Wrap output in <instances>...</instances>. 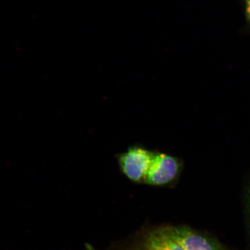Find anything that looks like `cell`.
I'll return each instance as SVG.
<instances>
[{"instance_id": "cell-2", "label": "cell", "mask_w": 250, "mask_h": 250, "mask_svg": "<svg viewBox=\"0 0 250 250\" xmlns=\"http://www.w3.org/2000/svg\"><path fill=\"white\" fill-rule=\"evenodd\" d=\"M180 159L163 153L155 152L143 183L162 186L176 179L181 170Z\"/></svg>"}, {"instance_id": "cell-1", "label": "cell", "mask_w": 250, "mask_h": 250, "mask_svg": "<svg viewBox=\"0 0 250 250\" xmlns=\"http://www.w3.org/2000/svg\"><path fill=\"white\" fill-rule=\"evenodd\" d=\"M155 154V152L148 149L134 146L120 155L118 162L128 179L134 182L143 183Z\"/></svg>"}, {"instance_id": "cell-3", "label": "cell", "mask_w": 250, "mask_h": 250, "mask_svg": "<svg viewBox=\"0 0 250 250\" xmlns=\"http://www.w3.org/2000/svg\"><path fill=\"white\" fill-rule=\"evenodd\" d=\"M174 238L186 250H221L217 243L186 226L170 227Z\"/></svg>"}, {"instance_id": "cell-6", "label": "cell", "mask_w": 250, "mask_h": 250, "mask_svg": "<svg viewBox=\"0 0 250 250\" xmlns=\"http://www.w3.org/2000/svg\"><path fill=\"white\" fill-rule=\"evenodd\" d=\"M248 199H249V206L250 210V186L248 190Z\"/></svg>"}, {"instance_id": "cell-5", "label": "cell", "mask_w": 250, "mask_h": 250, "mask_svg": "<svg viewBox=\"0 0 250 250\" xmlns=\"http://www.w3.org/2000/svg\"><path fill=\"white\" fill-rule=\"evenodd\" d=\"M246 12L247 17H248L250 21V0H246Z\"/></svg>"}, {"instance_id": "cell-4", "label": "cell", "mask_w": 250, "mask_h": 250, "mask_svg": "<svg viewBox=\"0 0 250 250\" xmlns=\"http://www.w3.org/2000/svg\"><path fill=\"white\" fill-rule=\"evenodd\" d=\"M132 246L129 250H165L160 227L146 231Z\"/></svg>"}]
</instances>
